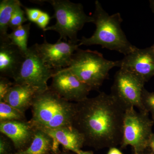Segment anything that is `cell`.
Listing matches in <instances>:
<instances>
[{
	"label": "cell",
	"instance_id": "obj_1",
	"mask_svg": "<svg viewBox=\"0 0 154 154\" xmlns=\"http://www.w3.org/2000/svg\"><path fill=\"white\" fill-rule=\"evenodd\" d=\"M126 108L111 94L100 92L75 103L73 126L84 136L85 146L96 150L120 145Z\"/></svg>",
	"mask_w": 154,
	"mask_h": 154
},
{
	"label": "cell",
	"instance_id": "obj_2",
	"mask_svg": "<svg viewBox=\"0 0 154 154\" xmlns=\"http://www.w3.org/2000/svg\"><path fill=\"white\" fill-rule=\"evenodd\" d=\"M92 17L96 26L95 32L89 38L83 36L79 45H100L102 48L115 51L125 56L136 48L127 38L121 28L123 20L120 13L109 15L104 10L98 0L95 2V9Z\"/></svg>",
	"mask_w": 154,
	"mask_h": 154
},
{
	"label": "cell",
	"instance_id": "obj_3",
	"mask_svg": "<svg viewBox=\"0 0 154 154\" xmlns=\"http://www.w3.org/2000/svg\"><path fill=\"white\" fill-rule=\"evenodd\" d=\"M31 108L30 122L37 129L45 131L73 126L75 103L61 98L49 87L36 95Z\"/></svg>",
	"mask_w": 154,
	"mask_h": 154
},
{
	"label": "cell",
	"instance_id": "obj_4",
	"mask_svg": "<svg viewBox=\"0 0 154 154\" xmlns=\"http://www.w3.org/2000/svg\"><path fill=\"white\" fill-rule=\"evenodd\" d=\"M119 66V60H108L98 51L79 48L67 68L89 86L91 91H98L108 79L110 70Z\"/></svg>",
	"mask_w": 154,
	"mask_h": 154
},
{
	"label": "cell",
	"instance_id": "obj_5",
	"mask_svg": "<svg viewBox=\"0 0 154 154\" xmlns=\"http://www.w3.org/2000/svg\"><path fill=\"white\" fill-rule=\"evenodd\" d=\"M36 2L49 3L54 10V25L48 26L44 31H54L60 35L59 40L63 39L74 44H79L78 33L86 23H93L94 19L85 13L81 3L72 2L68 0H45Z\"/></svg>",
	"mask_w": 154,
	"mask_h": 154
},
{
	"label": "cell",
	"instance_id": "obj_6",
	"mask_svg": "<svg viewBox=\"0 0 154 154\" xmlns=\"http://www.w3.org/2000/svg\"><path fill=\"white\" fill-rule=\"evenodd\" d=\"M149 115L147 112H137L134 107L126 108L120 148L131 146L133 154H143L148 150L154 124Z\"/></svg>",
	"mask_w": 154,
	"mask_h": 154
},
{
	"label": "cell",
	"instance_id": "obj_7",
	"mask_svg": "<svg viewBox=\"0 0 154 154\" xmlns=\"http://www.w3.org/2000/svg\"><path fill=\"white\" fill-rule=\"evenodd\" d=\"M57 71L45 63L33 45L28 48L22 66L13 79L14 82L30 85L42 92L49 88L48 82Z\"/></svg>",
	"mask_w": 154,
	"mask_h": 154
},
{
	"label": "cell",
	"instance_id": "obj_8",
	"mask_svg": "<svg viewBox=\"0 0 154 154\" xmlns=\"http://www.w3.org/2000/svg\"><path fill=\"white\" fill-rule=\"evenodd\" d=\"M145 83L129 71L119 68L114 76L110 94L126 108L134 107L140 112H147L141 102Z\"/></svg>",
	"mask_w": 154,
	"mask_h": 154
},
{
	"label": "cell",
	"instance_id": "obj_9",
	"mask_svg": "<svg viewBox=\"0 0 154 154\" xmlns=\"http://www.w3.org/2000/svg\"><path fill=\"white\" fill-rule=\"evenodd\" d=\"M51 79L50 88L69 102L77 103L83 101L88 98L91 91L89 86L67 68L58 70Z\"/></svg>",
	"mask_w": 154,
	"mask_h": 154
},
{
	"label": "cell",
	"instance_id": "obj_10",
	"mask_svg": "<svg viewBox=\"0 0 154 154\" xmlns=\"http://www.w3.org/2000/svg\"><path fill=\"white\" fill-rule=\"evenodd\" d=\"M33 46L45 63L57 70L69 66L73 55L79 47V44L59 40L52 44L45 39L41 44L36 43Z\"/></svg>",
	"mask_w": 154,
	"mask_h": 154
},
{
	"label": "cell",
	"instance_id": "obj_11",
	"mask_svg": "<svg viewBox=\"0 0 154 154\" xmlns=\"http://www.w3.org/2000/svg\"><path fill=\"white\" fill-rule=\"evenodd\" d=\"M119 68L126 69L146 83L154 76V52L151 47L133 51L119 60Z\"/></svg>",
	"mask_w": 154,
	"mask_h": 154
},
{
	"label": "cell",
	"instance_id": "obj_12",
	"mask_svg": "<svg viewBox=\"0 0 154 154\" xmlns=\"http://www.w3.org/2000/svg\"><path fill=\"white\" fill-rule=\"evenodd\" d=\"M36 129L30 121L27 120L0 122L1 132L11 140L17 151L30 146Z\"/></svg>",
	"mask_w": 154,
	"mask_h": 154
},
{
	"label": "cell",
	"instance_id": "obj_13",
	"mask_svg": "<svg viewBox=\"0 0 154 154\" xmlns=\"http://www.w3.org/2000/svg\"><path fill=\"white\" fill-rule=\"evenodd\" d=\"M25 54L10 40L0 42V75L14 79L22 66Z\"/></svg>",
	"mask_w": 154,
	"mask_h": 154
},
{
	"label": "cell",
	"instance_id": "obj_14",
	"mask_svg": "<svg viewBox=\"0 0 154 154\" xmlns=\"http://www.w3.org/2000/svg\"><path fill=\"white\" fill-rule=\"evenodd\" d=\"M40 92L38 88L30 85L14 83L2 102L25 113L31 108L35 97Z\"/></svg>",
	"mask_w": 154,
	"mask_h": 154
},
{
	"label": "cell",
	"instance_id": "obj_15",
	"mask_svg": "<svg viewBox=\"0 0 154 154\" xmlns=\"http://www.w3.org/2000/svg\"><path fill=\"white\" fill-rule=\"evenodd\" d=\"M45 131L65 149L78 154L85 146L84 136L73 126L63 127Z\"/></svg>",
	"mask_w": 154,
	"mask_h": 154
},
{
	"label": "cell",
	"instance_id": "obj_16",
	"mask_svg": "<svg viewBox=\"0 0 154 154\" xmlns=\"http://www.w3.org/2000/svg\"><path fill=\"white\" fill-rule=\"evenodd\" d=\"M59 144L50 135L37 129L32 143L27 148L14 154H54L59 152Z\"/></svg>",
	"mask_w": 154,
	"mask_h": 154
},
{
	"label": "cell",
	"instance_id": "obj_17",
	"mask_svg": "<svg viewBox=\"0 0 154 154\" xmlns=\"http://www.w3.org/2000/svg\"><path fill=\"white\" fill-rule=\"evenodd\" d=\"M20 3L19 0L0 1V42L10 40L8 33L9 24L14 10Z\"/></svg>",
	"mask_w": 154,
	"mask_h": 154
},
{
	"label": "cell",
	"instance_id": "obj_18",
	"mask_svg": "<svg viewBox=\"0 0 154 154\" xmlns=\"http://www.w3.org/2000/svg\"><path fill=\"white\" fill-rule=\"evenodd\" d=\"M31 23L19 26L9 33L8 38L12 44L17 46L25 54L28 51V41Z\"/></svg>",
	"mask_w": 154,
	"mask_h": 154
},
{
	"label": "cell",
	"instance_id": "obj_19",
	"mask_svg": "<svg viewBox=\"0 0 154 154\" xmlns=\"http://www.w3.org/2000/svg\"><path fill=\"white\" fill-rule=\"evenodd\" d=\"M24 120H26L25 113L5 102H0V122Z\"/></svg>",
	"mask_w": 154,
	"mask_h": 154
},
{
	"label": "cell",
	"instance_id": "obj_20",
	"mask_svg": "<svg viewBox=\"0 0 154 154\" xmlns=\"http://www.w3.org/2000/svg\"><path fill=\"white\" fill-rule=\"evenodd\" d=\"M22 5L20 3L16 7L12 15L9 24V28L12 30L23 25L24 23L28 21V19L25 17V11L22 9Z\"/></svg>",
	"mask_w": 154,
	"mask_h": 154
},
{
	"label": "cell",
	"instance_id": "obj_21",
	"mask_svg": "<svg viewBox=\"0 0 154 154\" xmlns=\"http://www.w3.org/2000/svg\"><path fill=\"white\" fill-rule=\"evenodd\" d=\"M141 102L145 110L151 113L152 119L154 121V92H149L144 88L142 93Z\"/></svg>",
	"mask_w": 154,
	"mask_h": 154
},
{
	"label": "cell",
	"instance_id": "obj_22",
	"mask_svg": "<svg viewBox=\"0 0 154 154\" xmlns=\"http://www.w3.org/2000/svg\"><path fill=\"white\" fill-rule=\"evenodd\" d=\"M14 85V82H11L8 78L0 76V102L3 101Z\"/></svg>",
	"mask_w": 154,
	"mask_h": 154
},
{
	"label": "cell",
	"instance_id": "obj_23",
	"mask_svg": "<svg viewBox=\"0 0 154 154\" xmlns=\"http://www.w3.org/2000/svg\"><path fill=\"white\" fill-rule=\"evenodd\" d=\"M24 8L28 20L35 23L42 12L40 9L38 8H28L27 7H24Z\"/></svg>",
	"mask_w": 154,
	"mask_h": 154
},
{
	"label": "cell",
	"instance_id": "obj_24",
	"mask_svg": "<svg viewBox=\"0 0 154 154\" xmlns=\"http://www.w3.org/2000/svg\"><path fill=\"white\" fill-rule=\"evenodd\" d=\"M51 19V18L49 14L46 12L42 11L41 15L39 16V18L37 19L35 23L38 27L44 31L47 28Z\"/></svg>",
	"mask_w": 154,
	"mask_h": 154
},
{
	"label": "cell",
	"instance_id": "obj_25",
	"mask_svg": "<svg viewBox=\"0 0 154 154\" xmlns=\"http://www.w3.org/2000/svg\"><path fill=\"white\" fill-rule=\"evenodd\" d=\"M11 146L8 140L5 137L1 135L0 137V154L11 153Z\"/></svg>",
	"mask_w": 154,
	"mask_h": 154
},
{
	"label": "cell",
	"instance_id": "obj_26",
	"mask_svg": "<svg viewBox=\"0 0 154 154\" xmlns=\"http://www.w3.org/2000/svg\"><path fill=\"white\" fill-rule=\"evenodd\" d=\"M148 150L154 154V133H153L149 141Z\"/></svg>",
	"mask_w": 154,
	"mask_h": 154
},
{
	"label": "cell",
	"instance_id": "obj_27",
	"mask_svg": "<svg viewBox=\"0 0 154 154\" xmlns=\"http://www.w3.org/2000/svg\"><path fill=\"white\" fill-rule=\"evenodd\" d=\"M107 154H123L121 151L116 147H112L109 149Z\"/></svg>",
	"mask_w": 154,
	"mask_h": 154
},
{
	"label": "cell",
	"instance_id": "obj_28",
	"mask_svg": "<svg viewBox=\"0 0 154 154\" xmlns=\"http://www.w3.org/2000/svg\"><path fill=\"white\" fill-rule=\"evenodd\" d=\"M149 7L153 13L154 14V0H150Z\"/></svg>",
	"mask_w": 154,
	"mask_h": 154
},
{
	"label": "cell",
	"instance_id": "obj_29",
	"mask_svg": "<svg viewBox=\"0 0 154 154\" xmlns=\"http://www.w3.org/2000/svg\"><path fill=\"white\" fill-rule=\"evenodd\" d=\"M77 154H94L93 151H85L80 150L79 152Z\"/></svg>",
	"mask_w": 154,
	"mask_h": 154
},
{
	"label": "cell",
	"instance_id": "obj_30",
	"mask_svg": "<svg viewBox=\"0 0 154 154\" xmlns=\"http://www.w3.org/2000/svg\"><path fill=\"white\" fill-rule=\"evenodd\" d=\"M54 154H70L69 153L66 152H61L60 151L56 153H54Z\"/></svg>",
	"mask_w": 154,
	"mask_h": 154
},
{
	"label": "cell",
	"instance_id": "obj_31",
	"mask_svg": "<svg viewBox=\"0 0 154 154\" xmlns=\"http://www.w3.org/2000/svg\"><path fill=\"white\" fill-rule=\"evenodd\" d=\"M143 154H153L152 153V152H150L149 151V150H147V151L145 153H144Z\"/></svg>",
	"mask_w": 154,
	"mask_h": 154
},
{
	"label": "cell",
	"instance_id": "obj_32",
	"mask_svg": "<svg viewBox=\"0 0 154 154\" xmlns=\"http://www.w3.org/2000/svg\"><path fill=\"white\" fill-rule=\"evenodd\" d=\"M151 47L152 50L154 52V44L153 45H152V46H151Z\"/></svg>",
	"mask_w": 154,
	"mask_h": 154
},
{
	"label": "cell",
	"instance_id": "obj_33",
	"mask_svg": "<svg viewBox=\"0 0 154 154\" xmlns=\"http://www.w3.org/2000/svg\"><path fill=\"white\" fill-rule=\"evenodd\" d=\"M9 154H14V153H10Z\"/></svg>",
	"mask_w": 154,
	"mask_h": 154
},
{
	"label": "cell",
	"instance_id": "obj_34",
	"mask_svg": "<svg viewBox=\"0 0 154 154\" xmlns=\"http://www.w3.org/2000/svg\"></svg>",
	"mask_w": 154,
	"mask_h": 154
}]
</instances>
